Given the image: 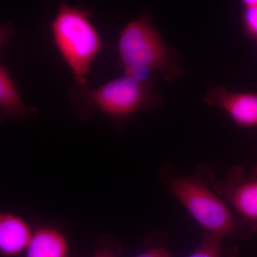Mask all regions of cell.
<instances>
[{
    "instance_id": "7a4b0ae2",
    "label": "cell",
    "mask_w": 257,
    "mask_h": 257,
    "mask_svg": "<svg viewBox=\"0 0 257 257\" xmlns=\"http://www.w3.org/2000/svg\"><path fill=\"white\" fill-rule=\"evenodd\" d=\"M51 32L56 48L73 74L76 100L89 89L87 77L103 47L100 35L87 10L66 3L59 4Z\"/></svg>"
},
{
    "instance_id": "6da1fadb",
    "label": "cell",
    "mask_w": 257,
    "mask_h": 257,
    "mask_svg": "<svg viewBox=\"0 0 257 257\" xmlns=\"http://www.w3.org/2000/svg\"><path fill=\"white\" fill-rule=\"evenodd\" d=\"M160 179L169 192L195 219L205 234L224 238L248 239L257 226L243 221L224 199L210 188L197 170L191 175L176 172L170 166L160 170Z\"/></svg>"
},
{
    "instance_id": "8992f818",
    "label": "cell",
    "mask_w": 257,
    "mask_h": 257,
    "mask_svg": "<svg viewBox=\"0 0 257 257\" xmlns=\"http://www.w3.org/2000/svg\"><path fill=\"white\" fill-rule=\"evenodd\" d=\"M204 100L209 105L224 109L239 126H257V93L231 92L217 87L208 91Z\"/></svg>"
},
{
    "instance_id": "52a82bcc",
    "label": "cell",
    "mask_w": 257,
    "mask_h": 257,
    "mask_svg": "<svg viewBox=\"0 0 257 257\" xmlns=\"http://www.w3.org/2000/svg\"><path fill=\"white\" fill-rule=\"evenodd\" d=\"M34 231L21 216L0 211V254L16 256L26 250Z\"/></svg>"
},
{
    "instance_id": "8fae6325",
    "label": "cell",
    "mask_w": 257,
    "mask_h": 257,
    "mask_svg": "<svg viewBox=\"0 0 257 257\" xmlns=\"http://www.w3.org/2000/svg\"><path fill=\"white\" fill-rule=\"evenodd\" d=\"M122 244L119 239L109 234H104L98 240L92 257H120Z\"/></svg>"
},
{
    "instance_id": "9c48e42d",
    "label": "cell",
    "mask_w": 257,
    "mask_h": 257,
    "mask_svg": "<svg viewBox=\"0 0 257 257\" xmlns=\"http://www.w3.org/2000/svg\"><path fill=\"white\" fill-rule=\"evenodd\" d=\"M26 257H69L65 235L56 226L37 228L26 248Z\"/></svg>"
},
{
    "instance_id": "ba28073f",
    "label": "cell",
    "mask_w": 257,
    "mask_h": 257,
    "mask_svg": "<svg viewBox=\"0 0 257 257\" xmlns=\"http://www.w3.org/2000/svg\"><path fill=\"white\" fill-rule=\"evenodd\" d=\"M37 111L25 104L8 73V67L0 63V124L8 120L34 117Z\"/></svg>"
},
{
    "instance_id": "3957f363",
    "label": "cell",
    "mask_w": 257,
    "mask_h": 257,
    "mask_svg": "<svg viewBox=\"0 0 257 257\" xmlns=\"http://www.w3.org/2000/svg\"><path fill=\"white\" fill-rule=\"evenodd\" d=\"M117 50L126 75L147 80L152 73H170L171 51L147 17L126 24L120 32Z\"/></svg>"
},
{
    "instance_id": "30bf717a",
    "label": "cell",
    "mask_w": 257,
    "mask_h": 257,
    "mask_svg": "<svg viewBox=\"0 0 257 257\" xmlns=\"http://www.w3.org/2000/svg\"><path fill=\"white\" fill-rule=\"evenodd\" d=\"M236 249L228 250L223 239L203 233L197 247L187 257H235Z\"/></svg>"
},
{
    "instance_id": "4fadbf2b",
    "label": "cell",
    "mask_w": 257,
    "mask_h": 257,
    "mask_svg": "<svg viewBox=\"0 0 257 257\" xmlns=\"http://www.w3.org/2000/svg\"><path fill=\"white\" fill-rule=\"evenodd\" d=\"M244 21L248 32L257 36V0L243 1Z\"/></svg>"
},
{
    "instance_id": "5bb4252c",
    "label": "cell",
    "mask_w": 257,
    "mask_h": 257,
    "mask_svg": "<svg viewBox=\"0 0 257 257\" xmlns=\"http://www.w3.org/2000/svg\"><path fill=\"white\" fill-rule=\"evenodd\" d=\"M15 32V25L12 22H6L0 25V49L11 40Z\"/></svg>"
},
{
    "instance_id": "7c38bea8",
    "label": "cell",
    "mask_w": 257,
    "mask_h": 257,
    "mask_svg": "<svg viewBox=\"0 0 257 257\" xmlns=\"http://www.w3.org/2000/svg\"><path fill=\"white\" fill-rule=\"evenodd\" d=\"M135 257H173L170 250L162 241H157L150 237L147 241L146 249Z\"/></svg>"
},
{
    "instance_id": "5b68a950",
    "label": "cell",
    "mask_w": 257,
    "mask_h": 257,
    "mask_svg": "<svg viewBox=\"0 0 257 257\" xmlns=\"http://www.w3.org/2000/svg\"><path fill=\"white\" fill-rule=\"evenodd\" d=\"M196 170L241 219L257 226V176L246 175L243 168L234 167L218 179L206 166H198Z\"/></svg>"
},
{
    "instance_id": "277c9868",
    "label": "cell",
    "mask_w": 257,
    "mask_h": 257,
    "mask_svg": "<svg viewBox=\"0 0 257 257\" xmlns=\"http://www.w3.org/2000/svg\"><path fill=\"white\" fill-rule=\"evenodd\" d=\"M86 105L100 111L113 121L125 120L138 111L160 104V98L154 90L150 79H141L124 74L81 97Z\"/></svg>"
},
{
    "instance_id": "9a60e30c",
    "label": "cell",
    "mask_w": 257,
    "mask_h": 257,
    "mask_svg": "<svg viewBox=\"0 0 257 257\" xmlns=\"http://www.w3.org/2000/svg\"><path fill=\"white\" fill-rule=\"evenodd\" d=\"M251 175L257 176V164L255 166L254 168L253 169L252 172L251 173Z\"/></svg>"
}]
</instances>
